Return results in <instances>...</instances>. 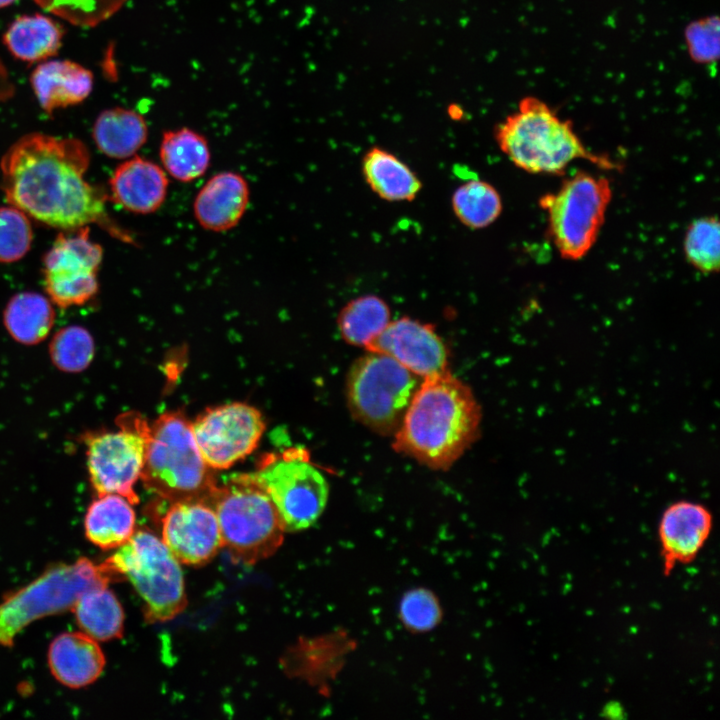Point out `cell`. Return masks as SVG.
Segmentation results:
<instances>
[{"label": "cell", "mask_w": 720, "mask_h": 720, "mask_svg": "<svg viewBox=\"0 0 720 720\" xmlns=\"http://www.w3.org/2000/svg\"><path fill=\"white\" fill-rule=\"evenodd\" d=\"M103 564L115 578L125 577L133 585L144 603L148 622L169 621L185 609L180 562L152 531H135Z\"/></svg>", "instance_id": "6"}, {"label": "cell", "mask_w": 720, "mask_h": 720, "mask_svg": "<svg viewBox=\"0 0 720 720\" xmlns=\"http://www.w3.org/2000/svg\"><path fill=\"white\" fill-rule=\"evenodd\" d=\"M495 139L508 159L529 173L562 174L577 159L605 170L620 169L613 159L586 148L571 121L534 96L522 98L517 110L497 125Z\"/></svg>", "instance_id": "3"}, {"label": "cell", "mask_w": 720, "mask_h": 720, "mask_svg": "<svg viewBox=\"0 0 720 720\" xmlns=\"http://www.w3.org/2000/svg\"><path fill=\"white\" fill-rule=\"evenodd\" d=\"M719 19L707 16L690 22L684 30L689 57L697 64L710 65L719 57Z\"/></svg>", "instance_id": "34"}, {"label": "cell", "mask_w": 720, "mask_h": 720, "mask_svg": "<svg viewBox=\"0 0 720 720\" xmlns=\"http://www.w3.org/2000/svg\"><path fill=\"white\" fill-rule=\"evenodd\" d=\"M30 83L41 108L51 114L84 101L93 89V74L71 60H49L35 67Z\"/></svg>", "instance_id": "19"}, {"label": "cell", "mask_w": 720, "mask_h": 720, "mask_svg": "<svg viewBox=\"0 0 720 720\" xmlns=\"http://www.w3.org/2000/svg\"><path fill=\"white\" fill-rule=\"evenodd\" d=\"M64 30L55 20L42 14L14 19L3 35V42L17 59L29 63L45 61L58 53Z\"/></svg>", "instance_id": "22"}, {"label": "cell", "mask_w": 720, "mask_h": 720, "mask_svg": "<svg viewBox=\"0 0 720 720\" xmlns=\"http://www.w3.org/2000/svg\"><path fill=\"white\" fill-rule=\"evenodd\" d=\"M72 610L82 632L96 641L117 639L123 634V608L108 586L87 590Z\"/></svg>", "instance_id": "27"}, {"label": "cell", "mask_w": 720, "mask_h": 720, "mask_svg": "<svg viewBox=\"0 0 720 720\" xmlns=\"http://www.w3.org/2000/svg\"><path fill=\"white\" fill-rule=\"evenodd\" d=\"M683 247L688 262L699 272H718L720 231L717 218L707 216L694 220L685 233Z\"/></svg>", "instance_id": "31"}, {"label": "cell", "mask_w": 720, "mask_h": 720, "mask_svg": "<svg viewBox=\"0 0 720 720\" xmlns=\"http://www.w3.org/2000/svg\"><path fill=\"white\" fill-rule=\"evenodd\" d=\"M391 321L388 304L379 296L363 295L349 301L337 317L342 338L349 344L366 346Z\"/></svg>", "instance_id": "28"}, {"label": "cell", "mask_w": 720, "mask_h": 720, "mask_svg": "<svg viewBox=\"0 0 720 720\" xmlns=\"http://www.w3.org/2000/svg\"><path fill=\"white\" fill-rule=\"evenodd\" d=\"M159 157L171 177L180 182H191L205 174L211 154L203 135L182 127L163 133Z\"/></svg>", "instance_id": "24"}, {"label": "cell", "mask_w": 720, "mask_h": 720, "mask_svg": "<svg viewBox=\"0 0 720 720\" xmlns=\"http://www.w3.org/2000/svg\"><path fill=\"white\" fill-rule=\"evenodd\" d=\"M16 0H0V8H4L13 4Z\"/></svg>", "instance_id": "38"}, {"label": "cell", "mask_w": 720, "mask_h": 720, "mask_svg": "<svg viewBox=\"0 0 720 720\" xmlns=\"http://www.w3.org/2000/svg\"><path fill=\"white\" fill-rule=\"evenodd\" d=\"M95 354V343L84 327L71 325L56 332L49 344V355L56 368L68 373L85 370Z\"/></svg>", "instance_id": "30"}, {"label": "cell", "mask_w": 720, "mask_h": 720, "mask_svg": "<svg viewBox=\"0 0 720 720\" xmlns=\"http://www.w3.org/2000/svg\"><path fill=\"white\" fill-rule=\"evenodd\" d=\"M118 426L83 437L89 480L97 496L119 494L136 504L134 487L144 467L148 423L127 414L119 417Z\"/></svg>", "instance_id": "11"}, {"label": "cell", "mask_w": 720, "mask_h": 720, "mask_svg": "<svg viewBox=\"0 0 720 720\" xmlns=\"http://www.w3.org/2000/svg\"><path fill=\"white\" fill-rule=\"evenodd\" d=\"M209 469L182 414L167 412L148 424L140 479L149 490L172 502H207L216 486Z\"/></svg>", "instance_id": "4"}, {"label": "cell", "mask_w": 720, "mask_h": 720, "mask_svg": "<svg viewBox=\"0 0 720 720\" xmlns=\"http://www.w3.org/2000/svg\"><path fill=\"white\" fill-rule=\"evenodd\" d=\"M41 8L74 25L95 26L112 16L126 0H34Z\"/></svg>", "instance_id": "32"}, {"label": "cell", "mask_w": 720, "mask_h": 720, "mask_svg": "<svg viewBox=\"0 0 720 720\" xmlns=\"http://www.w3.org/2000/svg\"><path fill=\"white\" fill-rule=\"evenodd\" d=\"M454 108H455L454 111L449 109V114L451 115L452 118L459 119L463 114L462 109L457 105L454 106Z\"/></svg>", "instance_id": "37"}, {"label": "cell", "mask_w": 720, "mask_h": 720, "mask_svg": "<svg viewBox=\"0 0 720 720\" xmlns=\"http://www.w3.org/2000/svg\"><path fill=\"white\" fill-rule=\"evenodd\" d=\"M481 408L449 370L422 378L394 434L393 448L434 469H449L477 440Z\"/></svg>", "instance_id": "2"}, {"label": "cell", "mask_w": 720, "mask_h": 720, "mask_svg": "<svg viewBox=\"0 0 720 720\" xmlns=\"http://www.w3.org/2000/svg\"><path fill=\"white\" fill-rule=\"evenodd\" d=\"M191 428L207 466L227 469L254 451L265 422L255 407L233 402L207 409L191 423Z\"/></svg>", "instance_id": "12"}, {"label": "cell", "mask_w": 720, "mask_h": 720, "mask_svg": "<svg viewBox=\"0 0 720 720\" xmlns=\"http://www.w3.org/2000/svg\"><path fill=\"white\" fill-rule=\"evenodd\" d=\"M207 503L216 514L222 545L233 560L254 564L282 544L285 531L277 511L252 474L215 486Z\"/></svg>", "instance_id": "5"}, {"label": "cell", "mask_w": 720, "mask_h": 720, "mask_svg": "<svg viewBox=\"0 0 720 720\" xmlns=\"http://www.w3.org/2000/svg\"><path fill=\"white\" fill-rule=\"evenodd\" d=\"M612 190L606 177L577 172L554 193L539 199L546 212L548 234L560 256L579 260L597 240Z\"/></svg>", "instance_id": "9"}, {"label": "cell", "mask_w": 720, "mask_h": 720, "mask_svg": "<svg viewBox=\"0 0 720 720\" xmlns=\"http://www.w3.org/2000/svg\"><path fill=\"white\" fill-rule=\"evenodd\" d=\"M168 185L165 170L140 156L121 163L109 180L112 200L123 209L137 214L157 211L166 199Z\"/></svg>", "instance_id": "16"}, {"label": "cell", "mask_w": 720, "mask_h": 720, "mask_svg": "<svg viewBox=\"0 0 720 720\" xmlns=\"http://www.w3.org/2000/svg\"><path fill=\"white\" fill-rule=\"evenodd\" d=\"M148 127L138 112L114 107L101 112L93 126L98 149L116 159L132 157L147 141Z\"/></svg>", "instance_id": "23"}, {"label": "cell", "mask_w": 720, "mask_h": 720, "mask_svg": "<svg viewBox=\"0 0 720 720\" xmlns=\"http://www.w3.org/2000/svg\"><path fill=\"white\" fill-rule=\"evenodd\" d=\"M48 666L58 682L77 689L92 684L100 677L105 656L98 641L87 634L65 632L51 642Z\"/></svg>", "instance_id": "18"}, {"label": "cell", "mask_w": 720, "mask_h": 720, "mask_svg": "<svg viewBox=\"0 0 720 720\" xmlns=\"http://www.w3.org/2000/svg\"><path fill=\"white\" fill-rule=\"evenodd\" d=\"M249 185L232 171L213 175L199 190L193 203L195 219L201 227L213 232L234 228L249 204Z\"/></svg>", "instance_id": "17"}, {"label": "cell", "mask_w": 720, "mask_h": 720, "mask_svg": "<svg viewBox=\"0 0 720 720\" xmlns=\"http://www.w3.org/2000/svg\"><path fill=\"white\" fill-rule=\"evenodd\" d=\"M114 579L103 563L88 558L49 567L0 603V646L11 647L31 622L72 610L84 592L108 586Z\"/></svg>", "instance_id": "7"}, {"label": "cell", "mask_w": 720, "mask_h": 720, "mask_svg": "<svg viewBox=\"0 0 720 720\" xmlns=\"http://www.w3.org/2000/svg\"><path fill=\"white\" fill-rule=\"evenodd\" d=\"M451 206L457 219L470 229L488 227L500 216L503 208L497 189L481 179H471L459 185L452 194Z\"/></svg>", "instance_id": "29"}, {"label": "cell", "mask_w": 720, "mask_h": 720, "mask_svg": "<svg viewBox=\"0 0 720 720\" xmlns=\"http://www.w3.org/2000/svg\"><path fill=\"white\" fill-rule=\"evenodd\" d=\"M132 505L119 494L97 496L84 517L86 538L104 550L124 545L136 531V515Z\"/></svg>", "instance_id": "20"}, {"label": "cell", "mask_w": 720, "mask_h": 720, "mask_svg": "<svg viewBox=\"0 0 720 720\" xmlns=\"http://www.w3.org/2000/svg\"><path fill=\"white\" fill-rule=\"evenodd\" d=\"M252 475L273 503L285 532L308 528L327 504L328 483L304 449L268 456Z\"/></svg>", "instance_id": "10"}, {"label": "cell", "mask_w": 720, "mask_h": 720, "mask_svg": "<svg viewBox=\"0 0 720 720\" xmlns=\"http://www.w3.org/2000/svg\"><path fill=\"white\" fill-rule=\"evenodd\" d=\"M424 378L448 370L446 346L432 325L410 317L390 321L367 346Z\"/></svg>", "instance_id": "14"}, {"label": "cell", "mask_w": 720, "mask_h": 720, "mask_svg": "<svg viewBox=\"0 0 720 720\" xmlns=\"http://www.w3.org/2000/svg\"><path fill=\"white\" fill-rule=\"evenodd\" d=\"M90 154L76 138L30 133L1 159V188L8 203L33 219L65 231L95 223L130 241L106 212L107 195L85 180Z\"/></svg>", "instance_id": "1"}, {"label": "cell", "mask_w": 720, "mask_h": 720, "mask_svg": "<svg viewBox=\"0 0 720 720\" xmlns=\"http://www.w3.org/2000/svg\"><path fill=\"white\" fill-rule=\"evenodd\" d=\"M361 171L370 189L386 201H412L422 189L417 174L396 155L380 147L366 151Z\"/></svg>", "instance_id": "21"}, {"label": "cell", "mask_w": 720, "mask_h": 720, "mask_svg": "<svg viewBox=\"0 0 720 720\" xmlns=\"http://www.w3.org/2000/svg\"><path fill=\"white\" fill-rule=\"evenodd\" d=\"M161 539L183 564L200 566L223 547L216 514L204 500L175 501L161 521Z\"/></svg>", "instance_id": "13"}, {"label": "cell", "mask_w": 720, "mask_h": 720, "mask_svg": "<svg viewBox=\"0 0 720 720\" xmlns=\"http://www.w3.org/2000/svg\"><path fill=\"white\" fill-rule=\"evenodd\" d=\"M103 257L102 247L89 237L87 226L58 234L43 258V274L80 276L97 274Z\"/></svg>", "instance_id": "25"}, {"label": "cell", "mask_w": 720, "mask_h": 720, "mask_svg": "<svg viewBox=\"0 0 720 720\" xmlns=\"http://www.w3.org/2000/svg\"><path fill=\"white\" fill-rule=\"evenodd\" d=\"M15 87L9 78L8 71L0 60V103L13 96Z\"/></svg>", "instance_id": "36"}, {"label": "cell", "mask_w": 720, "mask_h": 720, "mask_svg": "<svg viewBox=\"0 0 720 720\" xmlns=\"http://www.w3.org/2000/svg\"><path fill=\"white\" fill-rule=\"evenodd\" d=\"M713 527L710 510L693 501L680 500L662 513L658 537L665 575L679 564L692 562L703 548Z\"/></svg>", "instance_id": "15"}, {"label": "cell", "mask_w": 720, "mask_h": 720, "mask_svg": "<svg viewBox=\"0 0 720 720\" xmlns=\"http://www.w3.org/2000/svg\"><path fill=\"white\" fill-rule=\"evenodd\" d=\"M420 378L387 355L370 352L360 357L346 378L352 416L376 433L394 436Z\"/></svg>", "instance_id": "8"}, {"label": "cell", "mask_w": 720, "mask_h": 720, "mask_svg": "<svg viewBox=\"0 0 720 720\" xmlns=\"http://www.w3.org/2000/svg\"><path fill=\"white\" fill-rule=\"evenodd\" d=\"M32 239L27 215L12 205L0 207V263H12L24 257Z\"/></svg>", "instance_id": "33"}, {"label": "cell", "mask_w": 720, "mask_h": 720, "mask_svg": "<svg viewBox=\"0 0 720 720\" xmlns=\"http://www.w3.org/2000/svg\"><path fill=\"white\" fill-rule=\"evenodd\" d=\"M400 615L410 629L427 631L439 622L440 609L437 600L430 592L415 590L402 599Z\"/></svg>", "instance_id": "35"}, {"label": "cell", "mask_w": 720, "mask_h": 720, "mask_svg": "<svg viewBox=\"0 0 720 720\" xmlns=\"http://www.w3.org/2000/svg\"><path fill=\"white\" fill-rule=\"evenodd\" d=\"M55 321L51 302L36 292H20L8 301L3 323L9 335L18 343L35 345L49 335Z\"/></svg>", "instance_id": "26"}]
</instances>
